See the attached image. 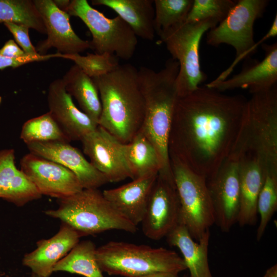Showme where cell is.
Listing matches in <instances>:
<instances>
[{
  "instance_id": "277c9868",
  "label": "cell",
  "mask_w": 277,
  "mask_h": 277,
  "mask_svg": "<svg viewBox=\"0 0 277 277\" xmlns=\"http://www.w3.org/2000/svg\"><path fill=\"white\" fill-rule=\"evenodd\" d=\"M242 126L229 157L255 156L266 174L277 173V85L251 94Z\"/></svg>"
},
{
  "instance_id": "74e56055",
  "label": "cell",
  "mask_w": 277,
  "mask_h": 277,
  "mask_svg": "<svg viewBox=\"0 0 277 277\" xmlns=\"http://www.w3.org/2000/svg\"><path fill=\"white\" fill-rule=\"evenodd\" d=\"M55 5L61 10L65 11L69 6L70 1L69 0H54Z\"/></svg>"
},
{
  "instance_id": "30bf717a",
  "label": "cell",
  "mask_w": 277,
  "mask_h": 277,
  "mask_svg": "<svg viewBox=\"0 0 277 277\" xmlns=\"http://www.w3.org/2000/svg\"><path fill=\"white\" fill-rule=\"evenodd\" d=\"M170 166L181 204L180 222L198 241L215 224L213 207L206 179L169 156Z\"/></svg>"
},
{
  "instance_id": "9a60e30c",
  "label": "cell",
  "mask_w": 277,
  "mask_h": 277,
  "mask_svg": "<svg viewBox=\"0 0 277 277\" xmlns=\"http://www.w3.org/2000/svg\"><path fill=\"white\" fill-rule=\"evenodd\" d=\"M84 153L90 162L108 182H117L130 175L122 152V144L98 125L81 140Z\"/></svg>"
},
{
  "instance_id": "e575fe53",
  "label": "cell",
  "mask_w": 277,
  "mask_h": 277,
  "mask_svg": "<svg viewBox=\"0 0 277 277\" xmlns=\"http://www.w3.org/2000/svg\"><path fill=\"white\" fill-rule=\"evenodd\" d=\"M56 55L57 53H56L35 56L26 55L18 58H10L0 54V69L8 67L16 68L29 63L46 61L50 58L56 57Z\"/></svg>"
},
{
  "instance_id": "8fae6325",
  "label": "cell",
  "mask_w": 277,
  "mask_h": 277,
  "mask_svg": "<svg viewBox=\"0 0 277 277\" xmlns=\"http://www.w3.org/2000/svg\"><path fill=\"white\" fill-rule=\"evenodd\" d=\"M181 204L172 171H160L141 223L144 234L153 240L166 237L180 223Z\"/></svg>"
},
{
  "instance_id": "4fadbf2b",
  "label": "cell",
  "mask_w": 277,
  "mask_h": 277,
  "mask_svg": "<svg viewBox=\"0 0 277 277\" xmlns=\"http://www.w3.org/2000/svg\"><path fill=\"white\" fill-rule=\"evenodd\" d=\"M20 165L21 170L42 195L60 200L84 189L74 173L52 161L29 153L23 156Z\"/></svg>"
},
{
  "instance_id": "7c38bea8",
  "label": "cell",
  "mask_w": 277,
  "mask_h": 277,
  "mask_svg": "<svg viewBox=\"0 0 277 277\" xmlns=\"http://www.w3.org/2000/svg\"><path fill=\"white\" fill-rule=\"evenodd\" d=\"M213 207L215 224L229 232L237 223L240 205L238 161L228 157L216 172L206 179Z\"/></svg>"
},
{
  "instance_id": "f1b7e54d",
  "label": "cell",
  "mask_w": 277,
  "mask_h": 277,
  "mask_svg": "<svg viewBox=\"0 0 277 277\" xmlns=\"http://www.w3.org/2000/svg\"><path fill=\"white\" fill-rule=\"evenodd\" d=\"M20 138L26 144L37 142L71 141L49 112L27 121L22 126Z\"/></svg>"
},
{
  "instance_id": "3957f363",
  "label": "cell",
  "mask_w": 277,
  "mask_h": 277,
  "mask_svg": "<svg viewBox=\"0 0 277 277\" xmlns=\"http://www.w3.org/2000/svg\"><path fill=\"white\" fill-rule=\"evenodd\" d=\"M178 62L168 59L161 70L146 67L138 70L140 86L145 100V115L140 131L156 150L161 165L160 171H171L168 139L178 94L176 80Z\"/></svg>"
},
{
  "instance_id": "7402d4cb",
  "label": "cell",
  "mask_w": 277,
  "mask_h": 277,
  "mask_svg": "<svg viewBox=\"0 0 277 277\" xmlns=\"http://www.w3.org/2000/svg\"><path fill=\"white\" fill-rule=\"evenodd\" d=\"M15 151H0V198L21 207L42 196L26 175L17 168Z\"/></svg>"
},
{
  "instance_id": "8d00e7d4",
  "label": "cell",
  "mask_w": 277,
  "mask_h": 277,
  "mask_svg": "<svg viewBox=\"0 0 277 277\" xmlns=\"http://www.w3.org/2000/svg\"><path fill=\"white\" fill-rule=\"evenodd\" d=\"M140 277H179V273L170 272H155L148 273Z\"/></svg>"
},
{
  "instance_id": "cb8c5ba5",
  "label": "cell",
  "mask_w": 277,
  "mask_h": 277,
  "mask_svg": "<svg viewBox=\"0 0 277 277\" xmlns=\"http://www.w3.org/2000/svg\"><path fill=\"white\" fill-rule=\"evenodd\" d=\"M93 5L114 11L132 28L136 36L152 41L155 36L154 0H92Z\"/></svg>"
},
{
  "instance_id": "4dcf8cb0",
  "label": "cell",
  "mask_w": 277,
  "mask_h": 277,
  "mask_svg": "<svg viewBox=\"0 0 277 277\" xmlns=\"http://www.w3.org/2000/svg\"><path fill=\"white\" fill-rule=\"evenodd\" d=\"M57 57L72 61L75 65L91 78L106 74L114 70L120 65L119 58L108 53H88L86 55L84 56L78 53L63 54L57 53Z\"/></svg>"
},
{
  "instance_id": "44dd1931",
  "label": "cell",
  "mask_w": 277,
  "mask_h": 277,
  "mask_svg": "<svg viewBox=\"0 0 277 277\" xmlns=\"http://www.w3.org/2000/svg\"><path fill=\"white\" fill-rule=\"evenodd\" d=\"M239 163L240 205L237 223L240 226L252 225L257 219V202L266 175V171L255 156L243 155Z\"/></svg>"
},
{
  "instance_id": "5bb4252c",
  "label": "cell",
  "mask_w": 277,
  "mask_h": 277,
  "mask_svg": "<svg viewBox=\"0 0 277 277\" xmlns=\"http://www.w3.org/2000/svg\"><path fill=\"white\" fill-rule=\"evenodd\" d=\"M42 18L47 38L37 45V52L45 55L52 48L63 54H80L90 48L89 41L80 38L73 30L69 15L60 9L53 0H34Z\"/></svg>"
},
{
  "instance_id": "5b68a950",
  "label": "cell",
  "mask_w": 277,
  "mask_h": 277,
  "mask_svg": "<svg viewBox=\"0 0 277 277\" xmlns=\"http://www.w3.org/2000/svg\"><path fill=\"white\" fill-rule=\"evenodd\" d=\"M96 259L102 272L109 275L140 277L155 272L179 273L187 269L174 251L120 241H110L96 248Z\"/></svg>"
},
{
  "instance_id": "4316f807",
  "label": "cell",
  "mask_w": 277,
  "mask_h": 277,
  "mask_svg": "<svg viewBox=\"0 0 277 277\" xmlns=\"http://www.w3.org/2000/svg\"><path fill=\"white\" fill-rule=\"evenodd\" d=\"M96 247L90 240L79 242L54 266V272L65 271L85 277H104L96 259Z\"/></svg>"
},
{
  "instance_id": "7a4b0ae2",
  "label": "cell",
  "mask_w": 277,
  "mask_h": 277,
  "mask_svg": "<svg viewBox=\"0 0 277 277\" xmlns=\"http://www.w3.org/2000/svg\"><path fill=\"white\" fill-rule=\"evenodd\" d=\"M102 105L98 125L123 144L140 131L145 115V100L138 70L132 65H119L111 72L92 78Z\"/></svg>"
},
{
  "instance_id": "6da1fadb",
  "label": "cell",
  "mask_w": 277,
  "mask_h": 277,
  "mask_svg": "<svg viewBox=\"0 0 277 277\" xmlns=\"http://www.w3.org/2000/svg\"><path fill=\"white\" fill-rule=\"evenodd\" d=\"M247 100L206 85L178 97L168 139L169 156L206 179L211 176L234 147Z\"/></svg>"
},
{
  "instance_id": "836d02e7",
  "label": "cell",
  "mask_w": 277,
  "mask_h": 277,
  "mask_svg": "<svg viewBox=\"0 0 277 277\" xmlns=\"http://www.w3.org/2000/svg\"><path fill=\"white\" fill-rule=\"evenodd\" d=\"M8 30L13 35L15 42L24 52L28 55L38 56L39 54L36 50L30 39L28 27L13 23H5L4 24Z\"/></svg>"
},
{
  "instance_id": "ffe728a7",
  "label": "cell",
  "mask_w": 277,
  "mask_h": 277,
  "mask_svg": "<svg viewBox=\"0 0 277 277\" xmlns=\"http://www.w3.org/2000/svg\"><path fill=\"white\" fill-rule=\"evenodd\" d=\"M158 173L132 180L117 188L104 190L105 199L113 208L132 224H141L149 196Z\"/></svg>"
},
{
  "instance_id": "f546056e",
  "label": "cell",
  "mask_w": 277,
  "mask_h": 277,
  "mask_svg": "<svg viewBox=\"0 0 277 277\" xmlns=\"http://www.w3.org/2000/svg\"><path fill=\"white\" fill-rule=\"evenodd\" d=\"M193 0H154V30L160 36L168 29L184 23Z\"/></svg>"
},
{
  "instance_id": "60d3db41",
  "label": "cell",
  "mask_w": 277,
  "mask_h": 277,
  "mask_svg": "<svg viewBox=\"0 0 277 277\" xmlns=\"http://www.w3.org/2000/svg\"><path fill=\"white\" fill-rule=\"evenodd\" d=\"M2 97L0 96V104H1V102H2Z\"/></svg>"
},
{
  "instance_id": "ab89813d",
  "label": "cell",
  "mask_w": 277,
  "mask_h": 277,
  "mask_svg": "<svg viewBox=\"0 0 277 277\" xmlns=\"http://www.w3.org/2000/svg\"><path fill=\"white\" fill-rule=\"evenodd\" d=\"M31 277H41V276L32 273Z\"/></svg>"
},
{
  "instance_id": "52a82bcc",
  "label": "cell",
  "mask_w": 277,
  "mask_h": 277,
  "mask_svg": "<svg viewBox=\"0 0 277 277\" xmlns=\"http://www.w3.org/2000/svg\"><path fill=\"white\" fill-rule=\"evenodd\" d=\"M269 3L268 0H238L226 17L207 32L208 45L217 47L223 44L232 46L236 58L231 65L217 77L215 82L222 81L233 71L243 58L251 55L258 47L268 38L277 35V15L267 33L258 42L254 40L253 26L262 17Z\"/></svg>"
},
{
  "instance_id": "d590c367",
  "label": "cell",
  "mask_w": 277,
  "mask_h": 277,
  "mask_svg": "<svg viewBox=\"0 0 277 277\" xmlns=\"http://www.w3.org/2000/svg\"><path fill=\"white\" fill-rule=\"evenodd\" d=\"M0 54L10 58H18L28 55L13 39H9L5 43L0 49Z\"/></svg>"
},
{
  "instance_id": "1f68e13d",
  "label": "cell",
  "mask_w": 277,
  "mask_h": 277,
  "mask_svg": "<svg viewBox=\"0 0 277 277\" xmlns=\"http://www.w3.org/2000/svg\"><path fill=\"white\" fill-rule=\"evenodd\" d=\"M277 209V173L266 174L259 195L257 202L258 214L260 220L256 238L259 241Z\"/></svg>"
},
{
  "instance_id": "f35d334b",
  "label": "cell",
  "mask_w": 277,
  "mask_h": 277,
  "mask_svg": "<svg viewBox=\"0 0 277 277\" xmlns=\"http://www.w3.org/2000/svg\"><path fill=\"white\" fill-rule=\"evenodd\" d=\"M263 277H277V265L275 264L269 267L266 270Z\"/></svg>"
},
{
  "instance_id": "e0dca14e",
  "label": "cell",
  "mask_w": 277,
  "mask_h": 277,
  "mask_svg": "<svg viewBox=\"0 0 277 277\" xmlns=\"http://www.w3.org/2000/svg\"><path fill=\"white\" fill-rule=\"evenodd\" d=\"M265 56L261 61L245 64L242 70L229 79L206 84L223 92L235 89H248L251 94L270 89L277 84V44H262Z\"/></svg>"
},
{
  "instance_id": "2e32d148",
  "label": "cell",
  "mask_w": 277,
  "mask_h": 277,
  "mask_svg": "<svg viewBox=\"0 0 277 277\" xmlns=\"http://www.w3.org/2000/svg\"><path fill=\"white\" fill-rule=\"evenodd\" d=\"M26 145L30 153L55 162L71 171L84 189H98L108 183L105 176L69 143L37 142Z\"/></svg>"
},
{
  "instance_id": "8992f818",
  "label": "cell",
  "mask_w": 277,
  "mask_h": 277,
  "mask_svg": "<svg viewBox=\"0 0 277 277\" xmlns=\"http://www.w3.org/2000/svg\"><path fill=\"white\" fill-rule=\"evenodd\" d=\"M45 213L61 220L82 237L111 230L132 233L137 230V226L117 212L98 189H83L60 199L56 209L48 210Z\"/></svg>"
},
{
  "instance_id": "484cf974",
  "label": "cell",
  "mask_w": 277,
  "mask_h": 277,
  "mask_svg": "<svg viewBox=\"0 0 277 277\" xmlns=\"http://www.w3.org/2000/svg\"><path fill=\"white\" fill-rule=\"evenodd\" d=\"M62 79L67 92L75 98L81 110L98 124L102 105L98 91L92 78L74 64Z\"/></svg>"
},
{
  "instance_id": "ba28073f",
  "label": "cell",
  "mask_w": 277,
  "mask_h": 277,
  "mask_svg": "<svg viewBox=\"0 0 277 277\" xmlns=\"http://www.w3.org/2000/svg\"><path fill=\"white\" fill-rule=\"evenodd\" d=\"M218 24L212 20L184 22L168 29L159 36L172 58L179 65L176 80L179 97L195 91L207 79L200 63L199 47L205 32Z\"/></svg>"
},
{
  "instance_id": "d6a6232c",
  "label": "cell",
  "mask_w": 277,
  "mask_h": 277,
  "mask_svg": "<svg viewBox=\"0 0 277 277\" xmlns=\"http://www.w3.org/2000/svg\"><path fill=\"white\" fill-rule=\"evenodd\" d=\"M236 2L234 0H193L185 22L212 20L219 24L226 17Z\"/></svg>"
},
{
  "instance_id": "9c48e42d",
  "label": "cell",
  "mask_w": 277,
  "mask_h": 277,
  "mask_svg": "<svg viewBox=\"0 0 277 277\" xmlns=\"http://www.w3.org/2000/svg\"><path fill=\"white\" fill-rule=\"evenodd\" d=\"M65 12L78 17L86 25L92 35L90 48L95 53H108L125 61L133 56L137 36L120 16L108 18L86 0L70 1Z\"/></svg>"
},
{
  "instance_id": "83f0119b",
  "label": "cell",
  "mask_w": 277,
  "mask_h": 277,
  "mask_svg": "<svg viewBox=\"0 0 277 277\" xmlns=\"http://www.w3.org/2000/svg\"><path fill=\"white\" fill-rule=\"evenodd\" d=\"M13 23L46 33L42 18L31 0H0V23Z\"/></svg>"
},
{
  "instance_id": "d6986e66",
  "label": "cell",
  "mask_w": 277,
  "mask_h": 277,
  "mask_svg": "<svg viewBox=\"0 0 277 277\" xmlns=\"http://www.w3.org/2000/svg\"><path fill=\"white\" fill-rule=\"evenodd\" d=\"M81 235L67 224L62 223L58 231L48 239L36 243V248L23 258V265L41 277H49L56 264L80 242Z\"/></svg>"
},
{
  "instance_id": "d4e9b609",
  "label": "cell",
  "mask_w": 277,
  "mask_h": 277,
  "mask_svg": "<svg viewBox=\"0 0 277 277\" xmlns=\"http://www.w3.org/2000/svg\"><path fill=\"white\" fill-rule=\"evenodd\" d=\"M122 152L132 180L157 173L161 169L156 149L140 130L130 142L122 144Z\"/></svg>"
},
{
  "instance_id": "ac0fdd59",
  "label": "cell",
  "mask_w": 277,
  "mask_h": 277,
  "mask_svg": "<svg viewBox=\"0 0 277 277\" xmlns=\"http://www.w3.org/2000/svg\"><path fill=\"white\" fill-rule=\"evenodd\" d=\"M47 102L49 112L70 141H81L93 131L98 124L77 108L67 92L62 78L49 85Z\"/></svg>"
},
{
  "instance_id": "603a6c76",
  "label": "cell",
  "mask_w": 277,
  "mask_h": 277,
  "mask_svg": "<svg viewBox=\"0 0 277 277\" xmlns=\"http://www.w3.org/2000/svg\"><path fill=\"white\" fill-rule=\"evenodd\" d=\"M210 236V230H208L196 242L185 225L180 222L166 236L167 243L177 247L182 253L189 271V277H213L208 256Z\"/></svg>"
}]
</instances>
